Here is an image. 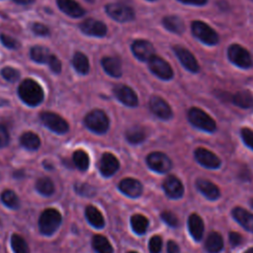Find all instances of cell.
<instances>
[{
	"instance_id": "1",
	"label": "cell",
	"mask_w": 253,
	"mask_h": 253,
	"mask_svg": "<svg viewBox=\"0 0 253 253\" xmlns=\"http://www.w3.org/2000/svg\"><path fill=\"white\" fill-rule=\"evenodd\" d=\"M18 94L20 99L31 107L40 105L44 98L42 86L31 78H27L20 83L18 87Z\"/></svg>"
},
{
	"instance_id": "2",
	"label": "cell",
	"mask_w": 253,
	"mask_h": 253,
	"mask_svg": "<svg viewBox=\"0 0 253 253\" xmlns=\"http://www.w3.org/2000/svg\"><path fill=\"white\" fill-rule=\"evenodd\" d=\"M84 124L91 131L98 134H103L109 129L110 120L104 111L95 109L85 116Z\"/></svg>"
},
{
	"instance_id": "3",
	"label": "cell",
	"mask_w": 253,
	"mask_h": 253,
	"mask_svg": "<svg viewBox=\"0 0 253 253\" xmlns=\"http://www.w3.org/2000/svg\"><path fill=\"white\" fill-rule=\"evenodd\" d=\"M189 122L197 128L204 131L212 132L216 128L214 120L202 109L193 107L188 111Z\"/></svg>"
},
{
	"instance_id": "4",
	"label": "cell",
	"mask_w": 253,
	"mask_h": 253,
	"mask_svg": "<svg viewBox=\"0 0 253 253\" xmlns=\"http://www.w3.org/2000/svg\"><path fill=\"white\" fill-rule=\"evenodd\" d=\"M61 223V214L55 209L44 210L39 219V227L42 234L51 235Z\"/></svg>"
},
{
	"instance_id": "5",
	"label": "cell",
	"mask_w": 253,
	"mask_h": 253,
	"mask_svg": "<svg viewBox=\"0 0 253 253\" xmlns=\"http://www.w3.org/2000/svg\"><path fill=\"white\" fill-rule=\"evenodd\" d=\"M192 33L195 38L208 45H214L219 41L217 33L211 26L199 20L192 23Z\"/></svg>"
},
{
	"instance_id": "6",
	"label": "cell",
	"mask_w": 253,
	"mask_h": 253,
	"mask_svg": "<svg viewBox=\"0 0 253 253\" xmlns=\"http://www.w3.org/2000/svg\"><path fill=\"white\" fill-rule=\"evenodd\" d=\"M227 56L231 63L240 68L249 69L253 66V60L249 51L238 43H233L228 47Z\"/></svg>"
},
{
	"instance_id": "7",
	"label": "cell",
	"mask_w": 253,
	"mask_h": 253,
	"mask_svg": "<svg viewBox=\"0 0 253 253\" xmlns=\"http://www.w3.org/2000/svg\"><path fill=\"white\" fill-rule=\"evenodd\" d=\"M40 118L42 125L55 133L63 134L69 129L68 123L62 117L53 112H42Z\"/></svg>"
},
{
	"instance_id": "8",
	"label": "cell",
	"mask_w": 253,
	"mask_h": 253,
	"mask_svg": "<svg viewBox=\"0 0 253 253\" xmlns=\"http://www.w3.org/2000/svg\"><path fill=\"white\" fill-rule=\"evenodd\" d=\"M148 67L150 71L162 80H171L174 76V72L170 64L158 55H153L148 61Z\"/></svg>"
},
{
	"instance_id": "9",
	"label": "cell",
	"mask_w": 253,
	"mask_h": 253,
	"mask_svg": "<svg viewBox=\"0 0 253 253\" xmlns=\"http://www.w3.org/2000/svg\"><path fill=\"white\" fill-rule=\"evenodd\" d=\"M107 14L118 22H129L134 19V11L127 5L121 3H111L106 6Z\"/></svg>"
},
{
	"instance_id": "10",
	"label": "cell",
	"mask_w": 253,
	"mask_h": 253,
	"mask_svg": "<svg viewBox=\"0 0 253 253\" xmlns=\"http://www.w3.org/2000/svg\"><path fill=\"white\" fill-rule=\"evenodd\" d=\"M148 167L157 173H166L172 168V161L163 152L155 151L148 154L146 157Z\"/></svg>"
},
{
	"instance_id": "11",
	"label": "cell",
	"mask_w": 253,
	"mask_h": 253,
	"mask_svg": "<svg viewBox=\"0 0 253 253\" xmlns=\"http://www.w3.org/2000/svg\"><path fill=\"white\" fill-rule=\"evenodd\" d=\"M194 155L197 162L206 168L217 169L221 165L220 159L213 152L204 147H198L195 150Z\"/></svg>"
},
{
	"instance_id": "12",
	"label": "cell",
	"mask_w": 253,
	"mask_h": 253,
	"mask_svg": "<svg viewBox=\"0 0 253 253\" xmlns=\"http://www.w3.org/2000/svg\"><path fill=\"white\" fill-rule=\"evenodd\" d=\"M173 50L178 57L179 61L182 63V65L189 71L193 73H197L200 70L199 63L194 56V54L189 51L186 47L181 46V45H175L173 47Z\"/></svg>"
},
{
	"instance_id": "13",
	"label": "cell",
	"mask_w": 253,
	"mask_h": 253,
	"mask_svg": "<svg viewBox=\"0 0 253 253\" xmlns=\"http://www.w3.org/2000/svg\"><path fill=\"white\" fill-rule=\"evenodd\" d=\"M150 111L161 120H170L173 112L169 104L159 96H152L149 100Z\"/></svg>"
},
{
	"instance_id": "14",
	"label": "cell",
	"mask_w": 253,
	"mask_h": 253,
	"mask_svg": "<svg viewBox=\"0 0 253 253\" xmlns=\"http://www.w3.org/2000/svg\"><path fill=\"white\" fill-rule=\"evenodd\" d=\"M79 28L85 35L97 38L105 37L108 32L107 26L103 22L95 19H86L79 25Z\"/></svg>"
},
{
	"instance_id": "15",
	"label": "cell",
	"mask_w": 253,
	"mask_h": 253,
	"mask_svg": "<svg viewBox=\"0 0 253 253\" xmlns=\"http://www.w3.org/2000/svg\"><path fill=\"white\" fill-rule=\"evenodd\" d=\"M133 55L140 61H148L154 54V46L146 40H136L131 44Z\"/></svg>"
},
{
	"instance_id": "16",
	"label": "cell",
	"mask_w": 253,
	"mask_h": 253,
	"mask_svg": "<svg viewBox=\"0 0 253 253\" xmlns=\"http://www.w3.org/2000/svg\"><path fill=\"white\" fill-rule=\"evenodd\" d=\"M114 94L121 103L127 107H136L138 105L137 95L126 85H117L114 88Z\"/></svg>"
},
{
	"instance_id": "17",
	"label": "cell",
	"mask_w": 253,
	"mask_h": 253,
	"mask_svg": "<svg viewBox=\"0 0 253 253\" xmlns=\"http://www.w3.org/2000/svg\"><path fill=\"white\" fill-rule=\"evenodd\" d=\"M163 190L170 199H180L184 194L182 182L173 175H169L163 182Z\"/></svg>"
},
{
	"instance_id": "18",
	"label": "cell",
	"mask_w": 253,
	"mask_h": 253,
	"mask_svg": "<svg viewBox=\"0 0 253 253\" xmlns=\"http://www.w3.org/2000/svg\"><path fill=\"white\" fill-rule=\"evenodd\" d=\"M119 167H120L119 160L114 154L110 152H105L102 155L99 163V169L103 176L110 177L114 175L118 171Z\"/></svg>"
},
{
	"instance_id": "19",
	"label": "cell",
	"mask_w": 253,
	"mask_h": 253,
	"mask_svg": "<svg viewBox=\"0 0 253 253\" xmlns=\"http://www.w3.org/2000/svg\"><path fill=\"white\" fill-rule=\"evenodd\" d=\"M120 190L129 198H138L142 193L141 183L133 178H125L120 182Z\"/></svg>"
},
{
	"instance_id": "20",
	"label": "cell",
	"mask_w": 253,
	"mask_h": 253,
	"mask_svg": "<svg viewBox=\"0 0 253 253\" xmlns=\"http://www.w3.org/2000/svg\"><path fill=\"white\" fill-rule=\"evenodd\" d=\"M58 8L67 16L79 18L85 14V10L75 0H56Z\"/></svg>"
},
{
	"instance_id": "21",
	"label": "cell",
	"mask_w": 253,
	"mask_h": 253,
	"mask_svg": "<svg viewBox=\"0 0 253 253\" xmlns=\"http://www.w3.org/2000/svg\"><path fill=\"white\" fill-rule=\"evenodd\" d=\"M233 218L246 230L253 232V213L244 210L243 208H234L232 210Z\"/></svg>"
},
{
	"instance_id": "22",
	"label": "cell",
	"mask_w": 253,
	"mask_h": 253,
	"mask_svg": "<svg viewBox=\"0 0 253 253\" xmlns=\"http://www.w3.org/2000/svg\"><path fill=\"white\" fill-rule=\"evenodd\" d=\"M198 190L209 200H216L220 196L219 189L216 185L206 179H198L196 182Z\"/></svg>"
},
{
	"instance_id": "23",
	"label": "cell",
	"mask_w": 253,
	"mask_h": 253,
	"mask_svg": "<svg viewBox=\"0 0 253 253\" xmlns=\"http://www.w3.org/2000/svg\"><path fill=\"white\" fill-rule=\"evenodd\" d=\"M188 228H189V232L191 233L192 237L195 240L199 241L202 239V237L204 235L205 225H204V221L200 215H198L197 213H193L189 216Z\"/></svg>"
},
{
	"instance_id": "24",
	"label": "cell",
	"mask_w": 253,
	"mask_h": 253,
	"mask_svg": "<svg viewBox=\"0 0 253 253\" xmlns=\"http://www.w3.org/2000/svg\"><path fill=\"white\" fill-rule=\"evenodd\" d=\"M101 63L107 74L112 77H121L123 69L121 61L118 58L114 56H105L103 57Z\"/></svg>"
},
{
	"instance_id": "25",
	"label": "cell",
	"mask_w": 253,
	"mask_h": 253,
	"mask_svg": "<svg viewBox=\"0 0 253 253\" xmlns=\"http://www.w3.org/2000/svg\"><path fill=\"white\" fill-rule=\"evenodd\" d=\"M205 248L209 253H218L223 248V239L218 232H211L206 240Z\"/></svg>"
},
{
	"instance_id": "26",
	"label": "cell",
	"mask_w": 253,
	"mask_h": 253,
	"mask_svg": "<svg viewBox=\"0 0 253 253\" xmlns=\"http://www.w3.org/2000/svg\"><path fill=\"white\" fill-rule=\"evenodd\" d=\"M162 23L165 29L172 33L182 34L185 31V24L183 20L176 15H170V16L164 17L162 20Z\"/></svg>"
},
{
	"instance_id": "27",
	"label": "cell",
	"mask_w": 253,
	"mask_h": 253,
	"mask_svg": "<svg viewBox=\"0 0 253 253\" xmlns=\"http://www.w3.org/2000/svg\"><path fill=\"white\" fill-rule=\"evenodd\" d=\"M232 102L239 108L249 109L253 107V96L248 90H241L233 95Z\"/></svg>"
},
{
	"instance_id": "28",
	"label": "cell",
	"mask_w": 253,
	"mask_h": 253,
	"mask_svg": "<svg viewBox=\"0 0 253 253\" xmlns=\"http://www.w3.org/2000/svg\"><path fill=\"white\" fill-rule=\"evenodd\" d=\"M72 64H73L74 69L79 74L85 75L89 72V69H90L89 59L84 53H82L80 51H77L74 53L73 58H72Z\"/></svg>"
},
{
	"instance_id": "29",
	"label": "cell",
	"mask_w": 253,
	"mask_h": 253,
	"mask_svg": "<svg viewBox=\"0 0 253 253\" xmlns=\"http://www.w3.org/2000/svg\"><path fill=\"white\" fill-rule=\"evenodd\" d=\"M85 214H86V218L89 221V223L91 225H93L96 228H101L104 226L105 221H104V217L102 215V213L100 212V211L95 208L94 206H88L85 210Z\"/></svg>"
},
{
	"instance_id": "30",
	"label": "cell",
	"mask_w": 253,
	"mask_h": 253,
	"mask_svg": "<svg viewBox=\"0 0 253 253\" xmlns=\"http://www.w3.org/2000/svg\"><path fill=\"white\" fill-rule=\"evenodd\" d=\"M20 142L28 150H37L41 145V139L33 131H26L20 137Z\"/></svg>"
},
{
	"instance_id": "31",
	"label": "cell",
	"mask_w": 253,
	"mask_h": 253,
	"mask_svg": "<svg viewBox=\"0 0 253 253\" xmlns=\"http://www.w3.org/2000/svg\"><path fill=\"white\" fill-rule=\"evenodd\" d=\"M51 53L49 50L42 45H36L31 48L30 56L37 63H47Z\"/></svg>"
},
{
	"instance_id": "32",
	"label": "cell",
	"mask_w": 253,
	"mask_h": 253,
	"mask_svg": "<svg viewBox=\"0 0 253 253\" xmlns=\"http://www.w3.org/2000/svg\"><path fill=\"white\" fill-rule=\"evenodd\" d=\"M146 133L144 129L139 126H133L129 127L126 132V137L128 142L132 144H138L145 139Z\"/></svg>"
},
{
	"instance_id": "33",
	"label": "cell",
	"mask_w": 253,
	"mask_h": 253,
	"mask_svg": "<svg viewBox=\"0 0 253 253\" xmlns=\"http://www.w3.org/2000/svg\"><path fill=\"white\" fill-rule=\"evenodd\" d=\"M93 248L97 253H113V247L109 240L103 235H95L92 240Z\"/></svg>"
},
{
	"instance_id": "34",
	"label": "cell",
	"mask_w": 253,
	"mask_h": 253,
	"mask_svg": "<svg viewBox=\"0 0 253 253\" xmlns=\"http://www.w3.org/2000/svg\"><path fill=\"white\" fill-rule=\"evenodd\" d=\"M130 224L135 233L143 234L148 227V219L142 214H133L130 218Z\"/></svg>"
},
{
	"instance_id": "35",
	"label": "cell",
	"mask_w": 253,
	"mask_h": 253,
	"mask_svg": "<svg viewBox=\"0 0 253 253\" xmlns=\"http://www.w3.org/2000/svg\"><path fill=\"white\" fill-rule=\"evenodd\" d=\"M37 191L43 196H50L54 192V185L52 181L47 177H42L36 182Z\"/></svg>"
},
{
	"instance_id": "36",
	"label": "cell",
	"mask_w": 253,
	"mask_h": 253,
	"mask_svg": "<svg viewBox=\"0 0 253 253\" xmlns=\"http://www.w3.org/2000/svg\"><path fill=\"white\" fill-rule=\"evenodd\" d=\"M72 159H73L74 165L79 170L85 171V170L88 169V167H89V156L84 150L78 149V150L74 151Z\"/></svg>"
},
{
	"instance_id": "37",
	"label": "cell",
	"mask_w": 253,
	"mask_h": 253,
	"mask_svg": "<svg viewBox=\"0 0 253 253\" xmlns=\"http://www.w3.org/2000/svg\"><path fill=\"white\" fill-rule=\"evenodd\" d=\"M11 246L15 253H30V249L26 240L19 234L12 235Z\"/></svg>"
},
{
	"instance_id": "38",
	"label": "cell",
	"mask_w": 253,
	"mask_h": 253,
	"mask_svg": "<svg viewBox=\"0 0 253 253\" xmlns=\"http://www.w3.org/2000/svg\"><path fill=\"white\" fill-rule=\"evenodd\" d=\"M1 200L5 206L11 209H18L20 202L17 195L12 190H5L1 194Z\"/></svg>"
},
{
	"instance_id": "39",
	"label": "cell",
	"mask_w": 253,
	"mask_h": 253,
	"mask_svg": "<svg viewBox=\"0 0 253 253\" xmlns=\"http://www.w3.org/2000/svg\"><path fill=\"white\" fill-rule=\"evenodd\" d=\"M1 74L3 78L9 82H16L20 78V72L17 69L10 66L4 67L1 70Z\"/></svg>"
},
{
	"instance_id": "40",
	"label": "cell",
	"mask_w": 253,
	"mask_h": 253,
	"mask_svg": "<svg viewBox=\"0 0 253 253\" xmlns=\"http://www.w3.org/2000/svg\"><path fill=\"white\" fill-rule=\"evenodd\" d=\"M74 189L78 194L85 196V197H91V196L95 195V193H96L95 189L91 185L86 184V183H78L74 186Z\"/></svg>"
},
{
	"instance_id": "41",
	"label": "cell",
	"mask_w": 253,
	"mask_h": 253,
	"mask_svg": "<svg viewBox=\"0 0 253 253\" xmlns=\"http://www.w3.org/2000/svg\"><path fill=\"white\" fill-rule=\"evenodd\" d=\"M0 41H1L2 44L4 46H6L7 48L16 49V48H18L20 46V43H19V42L16 39H14V38H12V37H10L8 35H5V34H1L0 35Z\"/></svg>"
},
{
	"instance_id": "42",
	"label": "cell",
	"mask_w": 253,
	"mask_h": 253,
	"mask_svg": "<svg viewBox=\"0 0 253 253\" xmlns=\"http://www.w3.org/2000/svg\"><path fill=\"white\" fill-rule=\"evenodd\" d=\"M148 248L150 253H160L162 249V239L158 235H154L150 238L148 243Z\"/></svg>"
},
{
	"instance_id": "43",
	"label": "cell",
	"mask_w": 253,
	"mask_h": 253,
	"mask_svg": "<svg viewBox=\"0 0 253 253\" xmlns=\"http://www.w3.org/2000/svg\"><path fill=\"white\" fill-rule=\"evenodd\" d=\"M241 137L243 142L253 150V130L248 127L241 128Z\"/></svg>"
},
{
	"instance_id": "44",
	"label": "cell",
	"mask_w": 253,
	"mask_h": 253,
	"mask_svg": "<svg viewBox=\"0 0 253 253\" xmlns=\"http://www.w3.org/2000/svg\"><path fill=\"white\" fill-rule=\"evenodd\" d=\"M161 218L165 223H167L171 227H176L179 223L177 216L171 211H163L161 212Z\"/></svg>"
},
{
	"instance_id": "45",
	"label": "cell",
	"mask_w": 253,
	"mask_h": 253,
	"mask_svg": "<svg viewBox=\"0 0 253 253\" xmlns=\"http://www.w3.org/2000/svg\"><path fill=\"white\" fill-rule=\"evenodd\" d=\"M32 31L34 34L41 37H46L49 34L48 28L42 23H34L32 26Z\"/></svg>"
},
{
	"instance_id": "46",
	"label": "cell",
	"mask_w": 253,
	"mask_h": 253,
	"mask_svg": "<svg viewBox=\"0 0 253 253\" xmlns=\"http://www.w3.org/2000/svg\"><path fill=\"white\" fill-rule=\"evenodd\" d=\"M50 70L54 73H59L61 71V62L60 60L54 55V54H51L49 59H48V62H47Z\"/></svg>"
},
{
	"instance_id": "47",
	"label": "cell",
	"mask_w": 253,
	"mask_h": 253,
	"mask_svg": "<svg viewBox=\"0 0 253 253\" xmlns=\"http://www.w3.org/2000/svg\"><path fill=\"white\" fill-rule=\"evenodd\" d=\"M9 143V133L7 128L0 124V148L7 146Z\"/></svg>"
},
{
	"instance_id": "48",
	"label": "cell",
	"mask_w": 253,
	"mask_h": 253,
	"mask_svg": "<svg viewBox=\"0 0 253 253\" xmlns=\"http://www.w3.org/2000/svg\"><path fill=\"white\" fill-rule=\"evenodd\" d=\"M229 241H230V244L233 246V247H235V246H238L241 242H242V237H241V235L239 234V233H237V232H230L229 233Z\"/></svg>"
},
{
	"instance_id": "49",
	"label": "cell",
	"mask_w": 253,
	"mask_h": 253,
	"mask_svg": "<svg viewBox=\"0 0 253 253\" xmlns=\"http://www.w3.org/2000/svg\"><path fill=\"white\" fill-rule=\"evenodd\" d=\"M167 252L168 253H180V248L175 241L169 240L167 242Z\"/></svg>"
},
{
	"instance_id": "50",
	"label": "cell",
	"mask_w": 253,
	"mask_h": 253,
	"mask_svg": "<svg viewBox=\"0 0 253 253\" xmlns=\"http://www.w3.org/2000/svg\"><path fill=\"white\" fill-rule=\"evenodd\" d=\"M186 5H194V6H203L206 5L208 0H177Z\"/></svg>"
},
{
	"instance_id": "51",
	"label": "cell",
	"mask_w": 253,
	"mask_h": 253,
	"mask_svg": "<svg viewBox=\"0 0 253 253\" xmlns=\"http://www.w3.org/2000/svg\"><path fill=\"white\" fill-rule=\"evenodd\" d=\"M14 2L18 3V4H22V5H28L33 3L35 0H13Z\"/></svg>"
},
{
	"instance_id": "52",
	"label": "cell",
	"mask_w": 253,
	"mask_h": 253,
	"mask_svg": "<svg viewBox=\"0 0 253 253\" xmlns=\"http://www.w3.org/2000/svg\"><path fill=\"white\" fill-rule=\"evenodd\" d=\"M244 253H253V247L252 248H249V249H247Z\"/></svg>"
},
{
	"instance_id": "53",
	"label": "cell",
	"mask_w": 253,
	"mask_h": 253,
	"mask_svg": "<svg viewBox=\"0 0 253 253\" xmlns=\"http://www.w3.org/2000/svg\"><path fill=\"white\" fill-rule=\"evenodd\" d=\"M127 253H137V252H135V251H129V252H127Z\"/></svg>"
},
{
	"instance_id": "54",
	"label": "cell",
	"mask_w": 253,
	"mask_h": 253,
	"mask_svg": "<svg viewBox=\"0 0 253 253\" xmlns=\"http://www.w3.org/2000/svg\"><path fill=\"white\" fill-rule=\"evenodd\" d=\"M251 205H252V206H251V207H252V208H253V201H251Z\"/></svg>"
},
{
	"instance_id": "55",
	"label": "cell",
	"mask_w": 253,
	"mask_h": 253,
	"mask_svg": "<svg viewBox=\"0 0 253 253\" xmlns=\"http://www.w3.org/2000/svg\"><path fill=\"white\" fill-rule=\"evenodd\" d=\"M87 1H89V2H91V1H94V0H87Z\"/></svg>"
},
{
	"instance_id": "56",
	"label": "cell",
	"mask_w": 253,
	"mask_h": 253,
	"mask_svg": "<svg viewBox=\"0 0 253 253\" xmlns=\"http://www.w3.org/2000/svg\"><path fill=\"white\" fill-rule=\"evenodd\" d=\"M147 1H155V0H147Z\"/></svg>"
}]
</instances>
